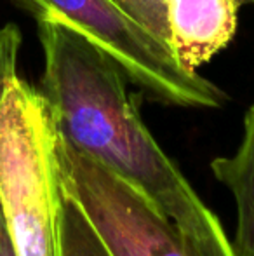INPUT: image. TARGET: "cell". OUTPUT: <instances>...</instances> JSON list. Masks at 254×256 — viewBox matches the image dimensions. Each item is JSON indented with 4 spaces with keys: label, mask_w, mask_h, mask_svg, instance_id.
I'll list each match as a JSON object with an SVG mask.
<instances>
[{
    "label": "cell",
    "mask_w": 254,
    "mask_h": 256,
    "mask_svg": "<svg viewBox=\"0 0 254 256\" xmlns=\"http://www.w3.org/2000/svg\"><path fill=\"white\" fill-rule=\"evenodd\" d=\"M115 2L146 30L157 35L160 40L171 44L167 0H115Z\"/></svg>",
    "instance_id": "ba28073f"
},
{
    "label": "cell",
    "mask_w": 254,
    "mask_h": 256,
    "mask_svg": "<svg viewBox=\"0 0 254 256\" xmlns=\"http://www.w3.org/2000/svg\"><path fill=\"white\" fill-rule=\"evenodd\" d=\"M21 48V32L17 24L9 23L0 28V103L9 84L17 77L16 64Z\"/></svg>",
    "instance_id": "9c48e42d"
},
{
    "label": "cell",
    "mask_w": 254,
    "mask_h": 256,
    "mask_svg": "<svg viewBox=\"0 0 254 256\" xmlns=\"http://www.w3.org/2000/svg\"><path fill=\"white\" fill-rule=\"evenodd\" d=\"M37 21H54L89 38L122 66L152 102L180 108H221L228 94L180 63L171 44L131 18L115 0H14Z\"/></svg>",
    "instance_id": "3957f363"
},
{
    "label": "cell",
    "mask_w": 254,
    "mask_h": 256,
    "mask_svg": "<svg viewBox=\"0 0 254 256\" xmlns=\"http://www.w3.org/2000/svg\"><path fill=\"white\" fill-rule=\"evenodd\" d=\"M37 23L44 49L40 92L59 136L145 192L190 239L206 236L218 216L148 131L122 66L64 24Z\"/></svg>",
    "instance_id": "6da1fadb"
},
{
    "label": "cell",
    "mask_w": 254,
    "mask_h": 256,
    "mask_svg": "<svg viewBox=\"0 0 254 256\" xmlns=\"http://www.w3.org/2000/svg\"><path fill=\"white\" fill-rule=\"evenodd\" d=\"M192 240L202 256H235L234 250H232V242L225 234L220 220L214 222V225L211 226L206 236Z\"/></svg>",
    "instance_id": "30bf717a"
},
{
    "label": "cell",
    "mask_w": 254,
    "mask_h": 256,
    "mask_svg": "<svg viewBox=\"0 0 254 256\" xmlns=\"http://www.w3.org/2000/svg\"><path fill=\"white\" fill-rule=\"evenodd\" d=\"M63 186V185H61ZM61 256H112L77 200L63 188Z\"/></svg>",
    "instance_id": "52a82bcc"
},
{
    "label": "cell",
    "mask_w": 254,
    "mask_h": 256,
    "mask_svg": "<svg viewBox=\"0 0 254 256\" xmlns=\"http://www.w3.org/2000/svg\"><path fill=\"white\" fill-rule=\"evenodd\" d=\"M0 256H14V251L10 248V242L7 239V236H3L2 242H0Z\"/></svg>",
    "instance_id": "8fae6325"
},
{
    "label": "cell",
    "mask_w": 254,
    "mask_h": 256,
    "mask_svg": "<svg viewBox=\"0 0 254 256\" xmlns=\"http://www.w3.org/2000/svg\"><path fill=\"white\" fill-rule=\"evenodd\" d=\"M3 236H5V230H3V220H2V209H0V242H2Z\"/></svg>",
    "instance_id": "7c38bea8"
},
{
    "label": "cell",
    "mask_w": 254,
    "mask_h": 256,
    "mask_svg": "<svg viewBox=\"0 0 254 256\" xmlns=\"http://www.w3.org/2000/svg\"><path fill=\"white\" fill-rule=\"evenodd\" d=\"M59 134V132H58ZM59 178L112 256H202L145 192L58 138Z\"/></svg>",
    "instance_id": "277c9868"
},
{
    "label": "cell",
    "mask_w": 254,
    "mask_h": 256,
    "mask_svg": "<svg viewBox=\"0 0 254 256\" xmlns=\"http://www.w3.org/2000/svg\"><path fill=\"white\" fill-rule=\"evenodd\" d=\"M214 178L232 192L237 209L235 236L230 239L235 256H254V104L244 117V138L232 157L211 160Z\"/></svg>",
    "instance_id": "8992f818"
},
{
    "label": "cell",
    "mask_w": 254,
    "mask_h": 256,
    "mask_svg": "<svg viewBox=\"0 0 254 256\" xmlns=\"http://www.w3.org/2000/svg\"><path fill=\"white\" fill-rule=\"evenodd\" d=\"M58 138L45 96L16 77L0 103V209L14 256H61Z\"/></svg>",
    "instance_id": "7a4b0ae2"
},
{
    "label": "cell",
    "mask_w": 254,
    "mask_h": 256,
    "mask_svg": "<svg viewBox=\"0 0 254 256\" xmlns=\"http://www.w3.org/2000/svg\"><path fill=\"white\" fill-rule=\"evenodd\" d=\"M239 7L235 0H167L171 48L187 70L197 72L230 44Z\"/></svg>",
    "instance_id": "5b68a950"
},
{
    "label": "cell",
    "mask_w": 254,
    "mask_h": 256,
    "mask_svg": "<svg viewBox=\"0 0 254 256\" xmlns=\"http://www.w3.org/2000/svg\"><path fill=\"white\" fill-rule=\"evenodd\" d=\"M235 2H237L239 6H244V4H253L254 6V0H235Z\"/></svg>",
    "instance_id": "4fadbf2b"
}]
</instances>
